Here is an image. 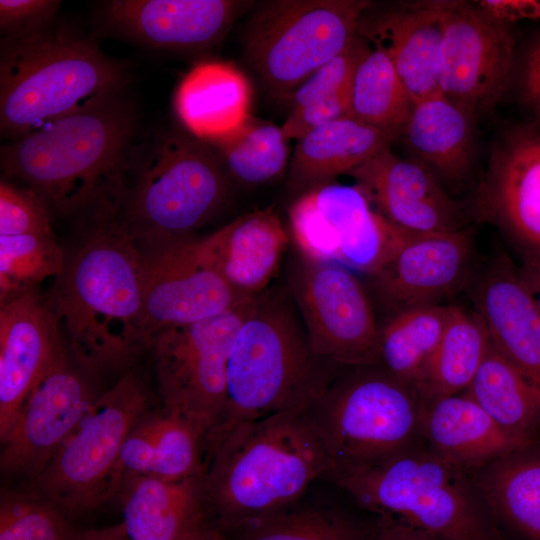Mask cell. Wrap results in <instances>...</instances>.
<instances>
[{
  "label": "cell",
  "instance_id": "6da1fadb",
  "mask_svg": "<svg viewBox=\"0 0 540 540\" xmlns=\"http://www.w3.org/2000/svg\"><path fill=\"white\" fill-rule=\"evenodd\" d=\"M104 204L68 255L48 304L69 352L94 371L117 369L146 350L140 251Z\"/></svg>",
  "mask_w": 540,
  "mask_h": 540
},
{
  "label": "cell",
  "instance_id": "7a4b0ae2",
  "mask_svg": "<svg viewBox=\"0 0 540 540\" xmlns=\"http://www.w3.org/2000/svg\"><path fill=\"white\" fill-rule=\"evenodd\" d=\"M134 125L119 94L103 99L3 146L4 178L61 213L119 206Z\"/></svg>",
  "mask_w": 540,
  "mask_h": 540
},
{
  "label": "cell",
  "instance_id": "3957f363",
  "mask_svg": "<svg viewBox=\"0 0 540 540\" xmlns=\"http://www.w3.org/2000/svg\"><path fill=\"white\" fill-rule=\"evenodd\" d=\"M331 468L305 410L240 425L208 453L203 496L208 520L225 531L301 499Z\"/></svg>",
  "mask_w": 540,
  "mask_h": 540
},
{
  "label": "cell",
  "instance_id": "277c9868",
  "mask_svg": "<svg viewBox=\"0 0 540 540\" xmlns=\"http://www.w3.org/2000/svg\"><path fill=\"white\" fill-rule=\"evenodd\" d=\"M281 294L250 304L226 365L225 400L208 452L234 428L277 413L305 410L331 375L320 367L295 307Z\"/></svg>",
  "mask_w": 540,
  "mask_h": 540
},
{
  "label": "cell",
  "instance_id": "5b68a950",
  "mask_svg": "<svg viewBox=\"0 0 540 540\" xmlns=\"http://www.w3.org/2000/svg\"><path fill=\"white\" fill-rule=\"evenodd\" d=\"M325 479L375 516L445 540H502L473 476L424 443L377 461L332 467Z\"/></svg>",
  "mask_w": 540,
  "mask_h": 540
},
{
  "label": "cell",
  "instance_id": "8992f818",
  "mask_svg": "<svg viewBox=\"0 0 540 540\" xmlns=\"http://www.w3.org/2000/svg\"><path fill=\"white\" fill-rule=\"evenodd\" d=\"M124 66L89 40L41 32L6 39L0 61L1 134L15 140L119 94Z\"/></svg>",
  "mask_w": 540,
  "mask_h": 540
},
{
  "label": "cell",
  "instance_id": "52a82bcc",
  "mask_svg": "<svg viewBox=\"0 0 540 540\" xmlns=\"http://www.w3.org/2000/svg\"><path fill=\"white\" fill-rule=\"evenodd\" d=\"M425 406L413 386L378 366H361L331 376L307 415L332 468L377 461L423 443Z\"/></svg>",
  "mask_w": 540,
  "mask_h": 540
},
{
  "label": "cell",
  "instance_id": "ba28073f",
  "mask_svg": "<svg viewBox=\"0 0 540 540\" xmlns=\"http://www.w3.org/2000/svg\"><path fill=\"white\" fill-rule=\"evenodd\" d=\"M228 179L219 158L197 138L169 135L125 188L118 220L137 243L196 235L225 201Z\"/></svg>",
  "mask_w": 540,
  "mask_h": 540
},
{
  "label": "cell",
  "instance_id": "9c48e42d",
  "mask_svg": "<svg viewBox=\"0 0 540 540\" xmlns=\"http://www.w3.org/2000/svg\"><path fill=\"white\" fill-rule=\"evenodd\" d=\"M147 384L129 371L101 392L64 441L31 491L61 511L85 512L114 494L113 481L123 444L136 421L152 407Z\"/></svg>",
  "mask_w": 540,
  "mask_h": 540
},
{
  "label": "cell",
  "instance_id": "30bf717a",
  "mask_svg": "<svg viewBox=\"0 0 540 540\" xmlns=\"http://www.w3.org/2000/svg\"><path fill=\"white\" fill-rule=\"evenodd\" d=\"M370 6L365 0L271 1L248 25L246 56L274 89H296L351 44Z\"/></svg>",
  "mask_w": 540,
  "mask_h": 540
},
{
  "label": "cell",
  "instance_id": "8fae6325",
  "mask_svg": "<svg viewBox=\"0 0 540 540\" xmlns=\"http://www.w3.org/2000/svg\"><path fill=\"white\" fill-rule=\"evenodd\" d=\"M254 299L202 321L164 327L147 344L160 403L202 424L208 438L224 405L229 352Z\"/></svg>",
  "mask_w": 540,
  "mask_h": 540
},
{
  "label": "cell",
  "instance_id": "7c38bea8",
  "mask_svg": "<svg viewBox=\"0 0 540 540\" xmlns=\"http://www.w3.org/2000/svg\"><path fill=\"white\" fill-rule=\"evenodd\" d=\"M289 234L305 258L375 274L412 233L386 220L356 186L327 183L288 210Z\"/></svg>",
  "mask_w": 540,
  "mask_h": 540
},
{
  "label": "cell",
  "instance_id": "4fadbf2b",
  "mask_svg": "<svg viewBox=\"0 0 540 540\" xmlns=\"http://www.w3.org/2000/svg\"><path fill=\"white\" fill-rule=\"evenodd\" d=\"M289 288L313 354L338 367L376 366L380 327L354 273L300 255Z\"/></svg>",
  "mask_w": 540,
  "mask_h": 540
},
{
  "label": "cell",
  "instance_id": "5bb4252c",
  "mask_svg": "<svg viewBox=\"0 0 540 540\" xmlns=\"http://www.w3.org/2000/svg\"><path fill=\"white\" fill-rule=\"evenodd\" d=\"M475 212L500 230L525 282L540 280V118L506 128L494 142Z\"/></svg>",
  "mask_w": 540,
  "mask_h": 540
},
{
  "label": "cell",
  "instance_id": "9a60e30c",
  "mask_svg": "<svg viewBox=\"0 0 540 540\" xmlns=\"http://www.w3.org/2000/svg\"><path fill=\"white\" fill-rule=\"evenodd\" d=\"M137 245L147 344L164 327L202 321L251 300L239 296L219 273L205 248L203 236Z\"/></svg>",
  "mask_w": 540,
  "mask_h": 540
},
{
  "label": "cell",
  "instance_id": "2e32d148",
  "mask_svg": "<svg viewBox=\"0 0 540 540\" xmlns=\"http://www.w3.org/2000/svg\"><path fill=\"white\" fill-rule=\"evenodd\" d=\"M514 48L508 23L479 4L445 1L437 63L440 93L475 117L492 111L509 83Z\"/></svg>",
  "mask_w": 540,
  "mask_h": 540
},
{
  "label": "cell",
  "instance_id": "e0dca14e",
  "mask_svg": "<svg viewBox=\"0 0 540 540\" xmlns=\"http://www.w3.org/2000/svg\"><path fill=\"white\" fill-rule=\"evenodd\" d=\"M65 343L1 441V471L33 481L74 431L99 393L93 373Z\"/></svg>",
  "mask_w": 540,
  "mask_h": 540
},
{
  "label": "cell",
  "instance_id": "ac0fdd59",
  "mask_svg": "<svg viewBox=\"0 0 540 540\" xmlns=\"http://www.w3.org/2000/svg\"><path fill=\"white\" fill-rule=\"evenodd\" d=\"M374 209L413 233L466 227L462 204L451 198L426 166L392 153L390 145L349 173Z\"/></svg>",
  "mask_w": 540,
  "mask_h": 540
},
{
  "label": "cell",
  "instance_id": "d6986e66",
  "mask_svg": "<svg viewBox=\"0 0 540 540\" xmlns=\"http://www.w3.org/2000/svg\"><path fill=\"white\" fill-rule=\"evenodd\" d=\"M473 261L474 238L468 227L410 233L371 277L383 300L400 311L439 304L466 283Z\"/></svg>",
  "mask_w": 540,
  "mask_h": 540
},
{
  "label": "cell",
  "instance_id": "ffe728a7",
  "mask_svg": "<svg viewBox=\"0 0 540 540\" xmlns=\"http://www.w3.org/2000/svg\"><path fill=\"white\" fill-rule=\"evenodd\" d=\"M63 345L58 319L37 292L0 305V441Z\"/></svg>",
  "mask_w": 540,
  "mask_h": 540
},
{
  "label": "cell",
  "instance_id": "44dd1931",
  "mask_svg": "<svg viewBox=\"0 0 540 540\" xmlns=\"http://www.w3.org/2000/svg\"><path fill=\"white\" fill-rule=\"evenodd\" d=\"M473 302L491 344L540 399V310L518 266L507 255L496 258L477 280Z\"/></svg>",
  "mask_w": 540,
  "mask_h": 540
},
{
  "label": "cell",
  "instance_id": "7402d4cb",
  "mask_svg": "<svg viewBox=\"0 0 540 540\" xmlns=\"http://www.w3.org/2000/svg\"><path fill=\"white\" fill-rule=\"evenodd\" d=\"M208 456V431L194 419L161 403L133 425L114 475V494L137 476L184 480L202 475Z\"/></svg>",
  "mask_w": 540,
  "mask_h": 540
},
{
  "label": "cell",
  "instance_id": "603a6c76",
  "mask_svg": "<svg viewBox=\"0 0 540 540\" xmlns=\"http://www.w3.org/2000/svg\"><path fill=\"white\" fill-rule=\"evenodd\" d=\"M248 2L235 0H113L105 4L109 23L122 34L162 48L213 44Z\"/></svg>",
  "mask_w": 540,
  "mask_h": 540
},
{
  "label": "cell",
  "instance_id": "cb8c5ba5",
  "mask_svg": "<svg viewBox=\"0 0 540 540\" xmlns=\"http://www.w3.org/2000/svg\"><path fill=\"white\" fill-rule=\"evenodd\" d=\"M444 10L445 1L405 3L363 16L359 24L358 34L387 55L414 104L440 93L437 63Z\"/></svg>",
  "mask_w": 540,
  "mask_h": 540
},
{
  "label": "cell",
  "instance_id": "d4e9b609",
  "mask_svg": "<svg viewBox=\"0 0 540 540\" xmlns=\"http://www.w3.org/2000/svg\"><path fill=\"white\" fill-rule=\"evenodd\" d=\"M205 248L219 273L244 299L267 289L275 276L290 234L271 207L241 215L203 236Z\"/></svg>",
  "mask_w": 540,
  "mask_h": 540
},
{
  "label": "cell",
  "instance_id": "484cf974",
  "mask_svg": "<svg viewBox=\"0 0 540 540\" xmlns=\"http://www.w3.org/2000/svg\"><path fill=\"white\" fill-rule=\"evenodd\" d=\"M422 439L435 455L471 475L526 446L498 426L465 393L426 404Z\"/></svg>",
  "mask_w": 540,
  "mask_h": 540
},
{
  "label": "cell",
  "instance_id": "4316f807",
  "mask_svg": "<svg viewBox=\"0 0 540 540\" xmlns=\"http://www.w3.org/2000/svg\"><path fill=\"white\" fill-rule=\"evenodd\" d=\"M203 474L177 481L151 476L128 479L119 492L121 525L127 539L192 540L211 527L207 524Z\"/></svg>",
  "mask_w": 540,
  "mask_h": 540
},
{
  "label": "cell",
  "instance_id": "83f0119b",
  "mask_svg": "<svg viewBox=\"0 0 540 540\" xmlns=\"http://www.w3.org/2000/svg\"><path fill=\"white\" fill-rule=\"evenodd\" d=\"M251 99L250 83L239 69L226 62L204 61L181 80L174 109L195 138L216 144L250 119Z\"/></svg>",
  "mask_w": 540,
  "mask_h": 540
},
{
  "label": "cell",
  "instance_id": "f1b7e54d",
  "mask_svg": "<svg viewBox=\"0 0 540 540\" xmlns=\"http://www.w3.org/2000/svg\"><path fill=\"white\" fill-rule=\"evenodd\" d=\"M475 118L438 93L414 104L401 136L432 173L460 184L474 165Z\"/></svg>",
  "mask_w": 540,
  "mask_h": 540
},
{
  "label": "cell",
  "instance_id": "f546056e",
  "mask_svg": "<svg viewBox=\"0 0 540 540\" xmlns=\"http://www.w3.org/2000/svg\"><path fill=\"white\" fill-rule=\"evenodd\" d=\"M396 137L344 117L315 128L297 141L289 163V185L301 193L349 174Z\"/></svg>",
  "mask_w": 540,
  "mask_h": 540
},
{
  "label": "cell",
  "instance_id": "4dcf8cb0",
  "mask_svg": "<svg viewBox=\"0 0 540 540\" xmlns=\"http://www.w3.org/2000/svg\"><path fill=\"white\" fill-rule=\"evenodd\" d=\"M498 528L540 540V441L472 474Z\"/></svg>",
  "mask_w": 540,
  "mask_h": 540
},
{
  "label": "cell",
  "instance_id": "1f68e13d",
  "mask_svg": "<svg viewBox=\"0 0 540 540\" xmlns=\"http://www.w3.org/2000/svg\"><path fill=\"white\" fill-rule=\"evenodd\" d=\"M491 346L488 331L473 310L450 305L441 339L417 385L425 404L465 392Z\"/></svg>",
  "mask_w": 540,
  "mask_h": 540
},
{
  "label": "cell",
  "instance_id": "d6a6232c",
  "mask_svg": "<svg viewBox=\"0 0 540 540\" xmlns=\"http://www.w3.org/2000/svg\"><path fill=\"white\" fill-rule=\"evenodd\" d=\"M463 393L515 439L526 445L540 441V399L519 371L492 344Z\"/></svg>",
  "mask_w": 540,
  "mask_h": 540
},
{
  "label": "cell",
  "instance_id": "836d02e7",
  "mask_svg": "<svg viewBox=\"0 0 540 540\" xmlns=\"http://www.w3.org/2000/svg\"><path fill=\"white\" fill-rule=\"evenodd\" d=\"M449 314L450 305L441 304L397 311L379 329L376 366L417 390Z\"/></svg>",
  "mask_w": 540,
  "mask_h": 540
},
{
  "label": "cell",
  "instance_id": "e575fe53",
  "mask_svg": "<svg viewBox=\"0 0 540 540\" xmlns=\"http://www.w3.org/2000/svg\"><path fill=\"white\" fill-rule=\"evenodd\" d=\"M298 501L225 531L227 540H369L366 524L326 504Z\"/></svg>",
  "mask_w": 540,
  "mask_h": 540
},
{
  "label": "cell",
  "instance_id": "d590c367",
  "mask_svg": "<svg viewBox=\"0 0 540 540\" xmlns=\"http://www.w3.org/2000/svg\"><path fill=\"white\" fill-rule=\"evenodd\" d=\"M414 102L387 55L370 48L351 85L348 117L401 136Z\"/></svg>",
  "mask_w": 540,
  "mask_h": 540
},
{
  "label": "cell",
  "instance_id": "8d00e7d4",
  "mask_svg": "<svg viewBox=\"0 0 540 540\" xmlns=\"http://www.w3.org/2000/svg\"><path fill=\"white\" fill-rule=\"evenodd\" d=\"M288 141L282 127L250 117L216 146L228 177L242 184L258 185L284 172L289 160Z\"/></svg>",
  "mask_w": 540,
  "mask_h": 540
},
{
  "label": "cell",
  "instance_id": "74e56055",
  "mask_svg": "<svg viewBox=\"0 0 540 540\" xmlns=\"http://www.w3.org/2000/svg\"><path fill=\"white\" fill-rule=\"evenodd\" d=\"M66 253L53 232L0 236V305L60 275Z\"/></svg>",
  "mask_w": 540,
  "mask_h": 540
},
{
  "label": "cell",
  "instance_id": "f35d334b",
  "mask_svg": "<svg viewBox=\"0 0 540 540\" xmlns=\"http://www.w3.org/2000/svg\"><path fill=\"white\" fill-rule=\"evenodd\" d=\"M71 533L61 511L31 490L3 489L0 540H68Z\"/></svg>",
  "mask_w": 540,
  "mask_h": 540
},
{
  "label": "cell",
  "instance_id": "ab89813d",
  "mask_svg": "<svg viewBox=\"0 0 540 540\" xmlns=\"http://www.w3.org/2000/svg\"><path fill=\"white\" fill-rule=\"evenodd\" d=\"M370 49L359 34L340 54L323 64L294 91L292 109L351 89L355 71Z\"/></svg>",
  "mask_w": 540,
  "mask_h": 540
},
{
  "label": "cell",
  "instance_id": "60d3db41",
  "mask_svg": "<svg viewBox=\"0 0 540 540\" xmlns=\"http://www.w3.org/2000/svg\"><path fill=\"white\" fill-rule=\"evenodd\" d=\"M49 208L33 190L2 179L0 184V236L50 233Z\"/></svg>",
  "mask_w": 540,
  "mask_h": 540
},
{
  "label": "cell",
  "instance_id": "b9f144b4",
  "mask_svg": "<svg viewBox=\"0 0 540 540\" xmlns=\"http://www.w3.org/2000/svg\"><path fill=\"white\" fill-rule=\"evenodd\" d=\"M60 2L54 0H1L0 27L10 40L43 32Z\"/></svg>",
  "mask_w": 540,
  "mask_h": 540
},
{
  "label": "cell",
  "instance_id": "7bdbcfd3",
  "mask_svg": "<svg viewBox=\"0 0 540 540\" xmlns=\"http://www.w3.org/2000/svg\"><path fill=\"white\" fill-rule=\"evenodd\" d=\"M351 89L291 110L281 126L289 140H299L310 131L348 117Z\"/></svg>",
  "mask_w": 540,
  "mask_h": 540
},
{
  "label": "cell",
  "instance_id": "ee69618b",
  "mask_svg": "<svg viewBox=\"0 0 540 540\" xmlns=\"http://www.w3.org/2000/svg\"><path fill=\"white\" fill-rule=\"evenodd\" d=\"M521 97L532 112L540 118V37L526 54L520 80Z\"/></svg>",
  "mask_w": 540,
  "mask_h": 540
},
{
  "label": "cell",
  "instance_id": "f6af8a7d",
  "mask_svg": "<svg viewBox=\"0 0 540 540\" xmlns=\"http://www.w3.org/2000/svg\"><path fill=\"white\" fill-rule=\"evenodd\" d=\"M369 540H445L401 520L375 516Z\"/></svg>",
  "mask_w": 540,
  "mask_h": 540
},
{
  "label": "cell",
  "instance_id": "bcb514c9",
  "mask_svg": "<svg viewBox=\"0 0 540 540\" xmlns=\"http://www.w3.org/2000/svg\"><path fill=\"white\" fill-rule=\"evenodd\" d=\"M484 3L479 5L505 23L521 19L540 21V0L486 1Z\"/></svg>",
  "mask_w": 540,
  "mask_h": 540
},
{
  "label": "cell",
  "instance_id": "7dc6e473",
  "mask_svg": "<svg viewBox=\"0 0 540 540\" xmlns=\"http://www.w3.org/2000/svg\"><path fill=\"white\" fill-rule=\"evenodd\" d=\"M73 540H126L123 527L119 524L116 527L89 531L72 536Z\"/></svg>",
  "mask_w": 540,
  "mask_h": 540
},
{
  "label": "cell",
  "instance_id": "c3c4849f",
  "mask_svg": "<svg viewBox=\"0 0 540 540\" xmlns=\"http://www.w3.org/2000/svg\"><path fill=\"white\" fill-rule=\"evenodd\" d=\"M192 540H227L217 529L208 527L196 535Z\"/></svg>",
  "mask_w": 540,
  "mask_h": 540
},
{
  "label": "cell",
  "instance_id": "681fc988",
  "mask_svg": "<svg viewBox=\"0 0 540 540\" xmlns=\"http://www.w3.org/2000/svg\"><path fill=\"white\" fill-rule=\"evenodd\" d=\"M529 287H530L531 291L533 292L536 303H537L538 308L540 310V280H538L535 283L529 285Z\"/></svg>",
  "mask_w": 540,
  "mask_h": 540
},
{
  "label": "cell",
  "instance_id": "f907efd6",
  "mask_svg": "<svg viewBox=\"0 0 540 540\" xmlns=\"http://www.w3.org/2000/svg\"><path fill=\"white\" fill-rule=\"evenodd\" d=\"M72 536H73V535L71 534V536L69 537V539H68V540H73Z\"/></svg>",
  "mask_w": 540,
  "mask_h": 540
},
{
  "label": "cell",
  "instance_id": "816d5d0a",
  "mask_svg": "<svg viewBox=\"0 0 540 540\" xmlns=\"http://www.w3.org/2000/svg\"><path fill=\"white\" fill-rule=\"evenodd\" d=\"M126 540H128V539H126Z\"/></svg>",
  "mask_w": 540,
  "mask_h": 540
}]
</instances>
